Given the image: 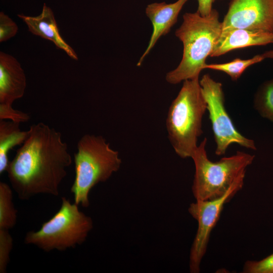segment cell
<instances>
[{"label":"cell","instance_id":"obj_1","mask_svg":"<svg viewBox=\"0 0 273 273\" xmlns=\"http://www.w3.org/2000/svg\"><path fill=\"white\" fill-rule=\"evenodd\" d=\"M27 138L10 161L7 172L18 198L59 195V187L72 163L61 133L43 122L30 126Z\"/></svg>","mask_w":273,"mask_h":273},{"label":"cell","instance_id":"obj_2","mask_svg":"<svg viewBox=\"0 0 273 273\" xmlns=\"http://www.w3.org/2000/svg\"><path fill=\"white\" fill-rule=\"evenodd\" d=\"M183 18L181 25L175 32L183 44L182 59L165 76L166 81L172 84L199 77L222 31V23L215 9L206 17L196 11L186 13Z\"/></svg>","mask_w":273,"mask_h":273},{"label":"cell","instance_id":"obj_3","mask_svg":"<svg viewBox=\"0 0 273 273\" xmlns=\"http://www.w3.org/2000/svg\"><path fill=\"white\" fill-rule=\"evenodd\" d=\"M206 111L199 77L184 81L169 108L166 120L168 138L180 158H191L197 148Z\"/></svg>","mask_w":273,"mask_h":273},{"label":"cell","instance_id":"obj_4","mask_svg":"<svg viewBox=\"0 0 273 273\" xmlns=\"http://www.w3.org/2000/svg\"><path fill=\"white\" fill-rule=\"evenodd\" d=\"M74 155L75 176L71 192L74 203L87 207L91 189L107 180L117 171L122 161L119 152L112 149L101 135L86 134L78 141Z\"/></svg>","mask_w":273,"mask_h":273},{"label":"cell","instance_id":"obj_5","mask_svg":"<svg viewBox=\"0 0 273 273\" xmlns=\"http://www.w3.org/2000/svg\"><path fill=\"white\" fill-rule=\"evenodd\" d=\"M205 138L191 158L195 172L192 190L196 200H210L225 195L237 183L244 180L247 168L255 156L243 151L213 162L208 157Z\"/></svg>","mask_w":273,"mask_h":273},{"label":"cell","instance_id":"obj_6","mask_svg":"<svg viewBox=\"0 0 273 273\" xmlns=\"http://www.w3.org/2000/svg\"><path fill=\"white\" fill-rule=\"evenodd\" d=\"M60 209L37 231L27 232L26 244L33 245L45 252L61 251L74 248L86 240L93 228L90 217L80 211L78 205L62 197Z\"/></svg>","mask_w":273,"mask_h":273},{"label":"cell","instance_id":"obj_7","mask_svg":"<svg viewBox=\"0 0 273 273\" xmlns=\"http://www.w3.org/2000/svg\"><path fill=\"white\" fill-rule=\"evenodd\" d=\"M200 84L207 104V110L216 144L215 154L224 155L233 144L256 150L254 140L245 137L238 130L227 112L222 84L214 80L208 74L202 77Z\"/></svg>","mask_w":273,"mask_h":273},{"label":"cell","instance_id":"obj_8","mask_svg":"<svg viewBox=\"0 0 273 273\" xmlns=\"http://www.w3.org/2000/svg\"><path fill=\"white\" fill-rule=\"evenodd\" d=\"M244 181L233 186L223 196L210 200H196L190 204L188 211L198 223L190 254V272L198 273L207 247L211 232L218 221L224 204L243 187Z\"/></svg>","mask_w":273,"mask_h":273},{"label":"cell","instance_id":"obj_9","mask_svg":"<svg viewBox=\"0 0 273 273\" xmlns=\"http://www.w3.org/2000/svg\"><path fill=\"white\" fill-rule=\"evenodd\" d=\"M222 30L245 28L273 32V0H231Z\"/></svg>","mask_w":273,"mask_h":273},{"label":"cell","instance_id":"obj_10","mask_svg":"<svg viewBox=\"0 0 273 273\" xmlns=\"http://www.w3.org/2000/svg\"><path fill=\"white\" fill-rule=\"evenodd\" d=\"M188 1L177 0L170 4H166L165 2L153 3L147 6L145 13L151 22L153 30L148 45L138 62L137 66H141L144 59L158 39L169 32L176 23L178 15Z\"/></svg>","mask_w":273,"mask_h":273},{"label":"cell","instance_id":"obj_11","mask_svg":"<svg viewBox=\"0 0 273 273\" xmlns=\"http://www.w3.org/2000/svg\"><path fill=\"white\" fill-rule=\"evenodd\" d=\"M26 87V78L19 62L13 56L0 52V104L12 106L22 98Z\"/></svg>","mask_w":273,"mask_h":273},{"label":"cell","instance_id":"obj_12","mask_svg":"<svg viewBox=\"0 0 273 273\" xmlns=\"http://www.w3.org/2000/svg\"><path fill=\"white\" fill-rule=\"evenodd\" d=\"M273 43V32L261 30L231 28L222 30L210 57H218L234 50Z\"/></svg>","mask_w":273,"mask_h":273},{"label":"cell","instance_id":"obj_13","mask_svg":"<svg viewBox=\"0 0 273 273\" xmlns=\"http://www.w3.org/2000/svg\"><path fill=\"white\" fill-rule=\"evenodd\" d=\"M18 17L26 23L29 31L33 34L51 40L72 59L78 60L74 50L60 35L54 13L46 4H43L42 11L38 16L33 17L18 14Z\"/></svg>","mask_w":273,"mask_h":273},{"label":"cell","instance_id":"obj_14","mask_svg":"<svg viewBox=\"0 0 273 273\" xmlns=\"http://www.w3.org/2000/svg\"><path fill=\"white\" fill-rule=\"evenodd\" d=\"M20 123L12 121H0V173L7 170L10 161L9 151L14 147L22 145L28 134V130L22 131Z\"/></svg>","mask_w":273,"mask_h":273},{"label":"cell","instance_id":"obj_15","mask_svg":"<svg viewBox=\"0 0 273 273\" xmlns=\"http://www.w3.org/2000/svg\"><path fill=\"white\" fill-rule=\"evenodd\" d=\"M17 210L13 202V192L10 186L0 183V229L10 230L15 225Z\"/></svg>","mask_w":273,"mask_h":273},{"label":"cell","instance_id":"obj_16","mask_svg":"<svg viewBox=\"0 0 273 273\" xmlns=\"http://www.w3.org/2000/svg\"><path fill=\"white\" fill-rule=\"evenodd\" d=\"M253 105L261 117L273 123V79L259 86L254 96Z\"/></svg>","mask_w":273,"mask_h":273},{"label":"cell","instance_id":"obj_17","mask_svg":"<svg viewBox=\"0 0 273 273\" xmlns=\"http://www.w3.org/2000/svg\"><path fill=\"white\" fill-rule=\"evenodd\" d=\"M265 59L262 54L257 55L246 60L236 58L229 62L222 64H206L204 69L221 71L228 75L233 81L237 80L249 66L259 63Z\"/></svg>","mask_w":273,"mask_h":273},{"label":"cell","instance_id":"obj_18","mask_svg":"<svg viewBox=\"0 0 273 273\" xmlns=\"http://www.w3.org/2000/svg\"><path fill=\"white\" fill-rule=\"evenodd\" d=\"M13 240L8 230L0 229V273H6Z\"/></svg>","mask_w":273,"mask_h":273},{"label":"cell","instance_id":"obj_19","mask_svg":"<svg viewBox=\"0 0 273 273\" xmlns=\"http://www.w3.org/2000/svg\"><path fill=\"white\" fill-rule=\"evenodd\" d=\"M244 273H273V253L258 261H247L243 266Z\"/></svg>","mask_w":273,"mask_h":273},{"label":"cell","instance_id":"obj_20","mask_svg":"<svg viewBox=\"0 0 273 273\" xmlns=\"http://www.w3.org/2000/svg\"><path fill=\"white\" fill-rule=\"evenodd\" d=\"M18 30L15 22L3 12L0 13V42L6 41L14 37Z\"/></svg>","mask_w":273,"mask_h":273},{"label":"cell","instance_id":"obj_21","mask_svg":"<svg viewBox=\"0 0 273 273\" xmlns=\"http://www.w3.org/2000/svg\"><path fill=\"white\" fill-rule=\"evenodd\" d=\"M29 115L23 112L13 109L12 106L0 104V120L9 119L20 123L27 122Z\"/></svg>","mask_w":273,"mask_h":273},{"label":"cell","instance_id":"obj_22","mask_svg":"<svg viewBox=\"0 0 273 273\" xmlns=\"http://www.w3.org/2000/svg\"><path fill=\"white\" fill-rule=\"evenodd\" d=\"M216 0H197V12L203 17L208 16L212 10V5Z\"/></svg>","mask_w":273,"mask_h":273},{"label":"cell","instance_id":"obj_23","mask_svg":"<svg viewBox=\"0 0 273 273\" xmlns=\"http://www.w3.org/2000/svg\"><path fill=\"white\" fill-rule=\"evenodd\" d=\"M262 55L264 59H273V50L266 51L262 54Z\"/></svg>","mask_w":273,"mask_h":273}]
</instances>
